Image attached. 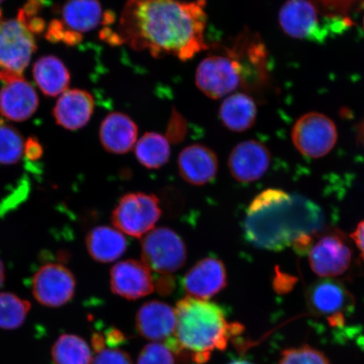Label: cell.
<instances>
[{
	"label": "cell",
	"mask_w": 364,
	"mask_h": 364,
	"mask_svg": "<svg viewBox=\"0 0 364 364\" xmlns=\"http://www.w3.org/2000/svg\"><path fill=\"white\" fill-rule=\"evenodd\" d=\"M206 0H127L118 23L119 44L154 58L188 61L208 48Z\"/></svg>",
	"instance_id": "6da1fadb"
},
{
	"label": "cell",
	"mask_w": 364,
	"mask_h": 364,
	"mask_svg": "<svg viewBox=\"0 0 364 364\" xmlns=\"http://www.w3.org/2000/svg\"><path fill=\"white\" fill-rule=\"evenodd\" d=\"M324 215L306 198L267 189L252 200L244 218L245 238L255 247L273 250L301 245L321 233Z\"/></svg>",
	"instance_id": "7a4b0ae2"
},
{
	"label": "cell",
	"mask_w": 364,
	"mask_h": 364,
	"mask_svg": "<svg viewBox=\"0 0 364 364\" xmlns=\"http://www.w3.org/2000/svg\"><path fill=\"white\" fill-rule=\"evenodd\" d=\"M175 330L177 347L193 354V361L203 363L215 350L226 348L230 334L240 326L230 325L218 304L193 297L176 304Z\"/></svg>",
	"instance_id": "3957f363"
},
{
	"label": "cell",
	"mask_w": 364,
	"mask_h": 364,
	"mask_svg": "<svg viewBox=\"0 0 364 364\" xmlns=\"http://www.w3.org/2000/svg\"><path fill=\"white\" fill-rule=\"evenodd\" d=\"M225 53L211 54L203 59L196 71V85L213 100L225 98L247 85V75L241 62L231 48Z\"/></svg>",
	"instance_id": "277c9868"
},
{
	"label": "cell",
	"mask_w": 364,
	"mask_h": 364,
	"mask_svg": "<svg viewBox=\"0 0 364 364\" xmlns=\"http://www.w3.org/2000/svg\"><path fill=\"white\" fill-rule=\"evenodd\" d=\"M36 49L33 34L19 18L6 19L0 13V80L22 78Z\"/></svg>",
	"instance_id": "5b68a950"
},
{
	"label": "cell",
	"mask_w": 364,
	"mask_h": 364,
	"mask_svg": "<svg viewBox=\"0 0 364 364\" xmlns=\"http://www.w3.org/2000/svg\"><path fill=\"white\" fill-rule=\"evenodd\" d=\"M161 213V201L156 195L131 193L118 202L112 212V221L122 233L141 238L153 230Z\"/></svg>",
	"instance_id": "8992f818"
},
{
	"label": "cell",
	"mask_w": 364,
	"mask_h": 364,
	"mask_svg": "<svg viewBox=\"0 0 364 364\" xmlns=\"http://www.w3.org/2000/svg\"><path fill=\"white\" fill-rule=\"evenodd\" d=\"M143 262L150 271L171 275L185 265L188 252L183 240L169 228H157L142 241Z\"/></svg>",
	"instance_id": "52a82bcc"
},
{
	"label": "cell",
	"mask_w": 364,
	"mask_h": 364,
	"mask_svg": "<svg viewBox=\"0 0 364 364\" xmlns=\"http://www.w3.org/2000/svg\"><path fill=\"white\" fill-rule=\"evenodd\" d=\"M335 122L325 114L312 112L300 117L291 132V139L303 156L318 159L328 154L338 141Z\"/></svg>",
	"instance_id": "ba28073f"
},
{
	"label": "cell",
	"mask_w": 364,
	"mask_h": 364,
	"mask_svg": "<svg viewBox=\"0 0 364 364\" xmlns=\"http://www.w3.org/2000/svg\"><path fill=\"white\" fill-rule=\"evenodd\" d=\"M308 253L312 271L326 279L341 276L351 266V247L339 230L317 234Z\"/></svg>",
	"instance_id": "9c48e42d"
},
{
	"label": "cell",
	"mask_w": 364,
	"mask_h": 364,
	"mask_svg": "<svg viewBox=\"0 0 364 364\" xmlns=\"http://www.w3.org/2000/svg\"><path fill=\"white\" fill-rule=\"evenodd\" d=\"M321 13L311 0H288L281 7L279 23L284 34L298 40L323 41L329 26L322 24Z\"/></svg>",
	"instance_id": "30bf717a"
},
{
	"label": "cell",
	"mask_w": 364,
	"mask_h": 364,
	"mask_svg": "<svg viewBox=\"0 0 364 364\" xmlns=\"http://www.w3.org/2000/svg\"><path fill=\"white\" fill-rule=\"evenodd\" d=\"M75 277L61 264H46L36 272L33 293L38 302L48 307H60L70 302L75 292Z\"/></svg>",
	"instance_id": "8fae6325"
},
{
	"label": "cell",
	"mask_w": 364,
	"mask_h": 364,
	"mask_svg": "<svg viewBox=\"0 0 364 364\" xmlns=\"http://www.w3.org/2000/svg\"><path fill=\"white\" fill-rule=\"evenodd\" d=\"M271 164L269 150L257 140H245L236 145L228 159L232 176L240 183L249 184L266 174Z\"/></svg>",
	"instance_id": "7c38bea8"
},
{
	"label": "cell",
	"mask_w": 364,
	"mask_h": 364,
	"mask_svg": "<svg viewBox=\"0 0 364 364\" xmlns=\"http://www.w3.org/2000/svg\"><path fill=\"white\" fill-rule=\"evenodd\" d=\"M306 302L314 315L336 318L344 317L353 306L351 294L340 282L326 279L313 284L307 290Z\"/></svg>",
	"instance_id": "4fadbf2b"
},
{
	"label": "cell",
	"mask_w": 364,
	"mask_h": 364,
	"mask_svg": "<svg viewBox=\"0 0 364 364\" xmlns=\"http://www.w3.org/2000/svg\"><path fill=\"white\" fill-rule=\"evenodd\" d=\"M110 284L114 294L129 300L145 297L154 290L149 268L143 262L134 259L118 262L112 267Z\"/></svg>",
	"instance_id": "5bb4252c"
},
{
	"label": "cell",
	"mask_w": 364,
	"mask_h": 364,
	"mask_svg": "<svg viewBox=\"0 0 364 364\" xmlns=\"http://www.w3.org/2000/svg\"><path fill=\"white\" fill-rule=\"evenodd\" d=\"M227 285L224 262L216 257H205L186 273L183 288L189 297L208 300Z\"/></svg>",
	"instance_id": "9a60e30c"
},
{
	"label": "cell",
	"mask_w": 364,
	"mask_h": 364,
	"mask_svg": "<svg viewBox=\"0 0 364 364\" xmlns=\"http://www.w3.org/2000/svg\"><path fill=\"white\" fill-rule=\"evenodd\" d=\"M177 166L181 178L193 186L206 185L215 180L220 168L215 151L199 144L182 150Z\"/></svg>",
	"instance_id": "2e32d148"
},
{
	"label": "cell",
	"mask_w": 364,
	"mask_h": 364,
	"mask_svg": "<svg viewBox=\"0 0 364 364\" xmlns=\"http://www.w3.org/2000/svg\"><path fill=\"white\" fill-rule=\"evenodd\" d=\"M0 90V113L7 119L24 122L33 115L39 99L33 86L23 78L7 82Z\"/></svg>",
	"instance_id": "e0dca14e"
},
{
	"label": "cell",
	"mask_w": 364,
	"mask_h": 364,
	"mask_svg": "<svg viewBox=\"0 0 364 364\" xmlns=\"http://www.w3.org/2000/svg\"><path fill=\"white\" fill-rule=\"evenodd\" d=\"M176 326L175 309L158 300L143 304L136 315L139 334L154 341L169 339L175 333Z\"/></svg>",
	"instance_id": "ac0fdd59"
},
{
	"label": "cell",
	"mask_w": 364,
	"mask_h": 364,
	"mask_svg": "<svg viewBox=\"0 0 364 364\" xmlns=\"http://www.w3.org/2000/svg\"><path fill=\"white\" fill-rule=\"evenodd\" d=\"M138 135L136 122L122 112L108 114L100 127V140L103 148L114 154L131 151L138 142Z\"/></svg>",
	"instance_id": "d6986e66"
},
{
	"label": "cell",
	"mask_w": 364,
	"mask_h": 364,
	"mask_svg": "<svg viewBox=\"0 0 364 364\" xmlns=\"http://www.w3.org/2000/svg\"><path fill=\"white\" fill-rule=\"evenodd\" d=\"M95 110V100L88 91L66 90L59 97L53 110L57 124L68 130H78L90 120Z\"/></svg>",
	"instance_id": "ffe728a7"
},
{
	"label": "cell",
	"mask_w": 364,
	"mask_h": 364,
	"mask_svg": "<svg viewBox=\"0 0 364 364\" xmlns=\"http://www.w3.org/2000/svg\"><path fill=\"white\" fill-rule=\"evenodd\" d=\"M223 125L226 129L242 133L256 124L257 106L252 95L245 92H235L228 95L218 110Z\"/></svg>",
	"instance_id": "44dd1931"
},
{
	"label": "cell",
	"mask_w": 364,
	"mask_h": 364,
	"mask_svg": "<svg viewBox=\"0 0 364 364\" xmlns=\"http://www.w3.org/2000/svg\"><path fill=\"white\" fill-rule=\"evenodd\" d=\"M88 253L95 262L110 263L126 252L127 241L121 231L109 226L91 230L85 240Z\"/></svg>",
	"instance_id": "7402d4cb"
},
{
	"label": "cell",
	"mask_w": 364,
	"mask_h": 364,
	"mask_svg": "<svg viewBox=\"0 0 364 364\" xmlns=\"http://www.w3.org/2000/svg\"><path fill=\"white\" fill-rule=\"evenodd\" d=\"M61 13L63 25L80 35L97 28L105 16L99 0H68Z\"/></svg>",
	"instance_id": "603a6c76"
},
{
	"label": "cell",
	"mask_w": 364,
	"mask_h": 364,
	"mask_svg": "<svg viewBox=\"0 0 364 364\" xmlns=\"http://www.w3.org/2000/svg\"><path fill=\"white\" fill-rule=\"evenodd\" d=\"M33 77L43 93L57 97L65 93L70 83V74L60 59L55 56H44L36 62Z\"/></svg>",
	"instance_id": "cb8c5ba5"
},
{
	"label": "cell",
	"mask_w": 364,
	"mask_h": 364,
	"mask_svg": "<svg viewBox=\"0 0 364 364\" xmlns=\"http://www.w3.org/2000/svg\"><path fill=\"white\" fill-rule=\"evenodd\" d=\"M171 145L166 136L149 132L135 145V156L144 167L156 170L166 166L171 158Z\"/></svg>",
	"instance_id": "d4e9b609"
},
{
	"label": "cell",
	"mask_w": 364,
	"mask_h": 364,
	"mask_svg": "<svg viewBox=\"0 0 364 364\" xmlns=\"http://www.w3.org/2000/svg\"><path fill=\"white\" fill-rule=\"evenodd\" d=\"M55 364H92L93 357L86 341L78 336H59L52 349Z\"/></svg>",
	"instance_id": "484cf974"
},
{
	"label": "cell",
	"mask_w": 364,
	"mask_h": 364,
	"mask_svg": "<svg viewBox=\"0 0 364 364\" xmlns=\"http://www.w3.org/2000/svg\"><path fill=\"white\" fill-rule=\"evenodd\" d=\"M31 304L11 293L0 294V328L14 330L24 323Z\"/></svg>",
	"instance_id": "4316f807"
},
{
	"label": "cell",
	"mask_w": 364,
	"mask_h": 364,
	"mask_svg": "<svg viewBox=\"0 0 364 364\" xmlns=\"http://www.w3.org/2000/svg\"><path fill=\"white\" fill-rule=\"evenodd\" d=\"M25 144L15 127L0 121V164L14 165L24 154Z\"/></svg>",
	"instance_id": "83f0119b"
},
{
	"label": "cell",
	"mask_w": 364,
	"mask_h": 364,
	"mask_svg": "<svg viewBox=\"0 0 364 364\" xmlns=\"http://www.w3.org/2000/svg\"><path fill=\"white\" fill-rule=\"evenodd\" d=\"M279 364H330L326 355L308 345L285 350Z\"/></svg>",
	"instance_id": "f1b7e54d"
},
{
	"label": "cell",
	"mask_w": 364,
	"mask_h": 364,
	"mask_svg": "<svg viewBox=\"0 0 364 364\" xmlns=\"http://www.w3.org/2000/svg\"><path fill=\"white\" fill-rule=\"evenodd\" d=\"M136 364H176L174 355L166 345L154 343L145 346Z\"/></svg>",
	"instance_id": "f546056e"
},
{
	"label": "cell",
	"mask_w": 364,
	"mask_h": 364,
	"mask_svg": "<svg viewBox=\"0 0 364 364\" xmlns=\"http://www.w3.org/2000/svg\"><path fill=\"white\" fill-rule=\"evenodd\" d=\"M46 38L50 42H62L66 45L74 46L81 42L82 35L68 30L60 21L53 20L50 23Z\"/></svg>",
	"instance_id": "4dcf8cb0"
},
{
	"label": "cell",
	"mask_w": 364,
	"mask_h": 364,
	"mask_svg": "<svg viewBox=\"0 0 364 364\" xmlns=\"http://www.w3.org/2000/svg\"><path fill=\"white\" fill-rule=\"evenodd\" d=\"M92 364H134L129 354L120 349L102 348L97 352Z\"/></svg>",
	"instance_id": "1f68e13d"
},
{
	"label": "cell",
	"mask_w": 364,
	"mask_h": 364,
	"mask_svg": "<svg viewBox=\"0 0 364 364\" xmlns=\"http://www.w3.org/2000/svg\"><path fill=\"white\" fill-rule=\"evenodd\" d=\"M186 131H188V126L184 117L178 112H173L167 127L166 136L167 139L170 143L178 144L185 139Z\"/></svg>",
	"instance_id": "d6a6232c"
},
{
	"label": "cell",
	"mask_w": 364,
	"mask_h": 364,
	"mask_svg": "<svg viewBox=\"0 0 364 364\" xmlns=\"http://www.w3.org/2000/svg\"><path fill=\"white\" fill-rule=\"evenodd\" d=\"M24 153L31 161H36L42 156L43 147L39 141L35 138H29L25 144Z\"/></svg>",
	"instance_id": "836d02e7"
},
{
	"label": "cell",
	"mask_w": 364,
	"mask_h": 364,
	"mask_svg": "<svg viewBox=\"0 0 364 364\" xmlns=\"http://www.w3.org/2000/svg\"><path fill=\"white\" fill-rule=\"evenodd\" d=\"M175 279L171 275H162L157 280L156 283L154 282V287H156L158 292L161 294H168L174 289Z\"/></svg>",
	"instance_id": "e575fe53"
},
{
	"label": "cell",
	"mask_w": 364,
	"mask_h": 364,
	"mask_svg": "<svg viewBox=\"0 0 364 364\" xmlns=\"http://www.w3.org/2000/svg\"><path fill=\"white\" fill-rule=\"evenodd\" d=\"M351 238L354 241V243L356 244L364 262V220L359 223L356 230L353 232Z\"/></svg>",
	"instance_id": "d590c367"
},
{
	"label": "cell",
	"mask_w": 364,
	"mask_h": 364,
	"mask_svg": "<svg viewBox=\"0 0 364 364\" xmlns=\"http://www.w3.org/2000/svg\"><path fill=\"white\" fill-rule=\"evenodd\" d=\"M356 135L358 144L364 149V117L363 119L358 122L356 129Z\"/></svg>",
	"instance_id": "8d00e7d4"
},
{
	"label": "cell",
	"mask_w": 364,
	"mask_h": 364,
	"mask_svg": "<svg viewBox=\"0 0 364 364\" xmlns=\"http://www.w3.org/2000/svg\"><path fill=\"white\" fill-rule=\"evenodd\" d=\"M4 277H6V275H4V267L2 261L0 260V288H1L4 284Z\"/></svg>",
	"instance_id": "74e56055"
},
{
	"label": "cell",
	"mask_w": 364,
	"mask_h": 364,
	"mask_svg": "<svg viewBox=\"0 0 364 364\" xmlns=\"http://www.w3.org/2000/svg\"><path fill=\"white\" fill-rule=\"evenodd\" d=\"M229 364H253L252 363H250L247 360H243V359H239V360H235L233 362L230 363Z\"/></svg>",
	"instance_id": "f35d334b"
},
{
	"label": "cell",
	"mask_w": 364,
	"mask_h": 364,
	"mask_svg": "<svg viewBox=\"0 0 364 364\" xmlns=\"http://www.w3.org/2000/svg\"><path fill=\"white\" fill-rule=\"evenodd\" d=\"M4 2V0H0V4H2Z\"/></svg>",
	"instance_id": "ab89813d"
},
{
	"label": "cell",
	"mask_w": 364,
	"mask_h": 364,
	"mask_svg": "<svg viewBox=\"0 0 364 364\" xmlns=\"http://www.w3.org/2000/svg\"><path fill=\"white\" fill-rule=\"evenodd\" d=\"M363 30H364V18H363Z\"/></svg>",
	"instance_id": "60d3db41"
}]
</instances>
